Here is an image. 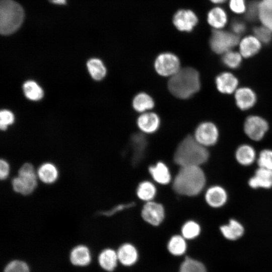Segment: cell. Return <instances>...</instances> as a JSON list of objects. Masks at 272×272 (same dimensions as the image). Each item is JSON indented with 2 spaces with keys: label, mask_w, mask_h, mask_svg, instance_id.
I'll list each match as a JSON object with an SVG mask.
<instances>
[{
  "label": "cell",
  "mask_w": 272,
  "mask_h": 272,
  "mask_svg": "<svg viewBox=\"0 0 272 272\" xmlns=\"http://www.w3.org/2000/svg\"><path fill=\"white\" fill-rule=\"evenodd\" d=\"M206 183V175L200 166H182L174 178L172 187L179 195L194 196L201 192Z\"/></svg>",
  "instance_id": "1"
},
{
  "label": "cell",
  "mask_w": 272,
  "mask_h": 272,
  "mask_svg": "<svg viewBox=\"0 0 272 272\" xmlns=\"http://www.w3.org/2000/svg\"><path fill=\"white\" fill-rule=\"evenodd\" d=\"M209 152L207 147L200 144L191 135L186 137L176 149L173 160L179 167L199 166L209 159Z\"/></svg>",
  "instance_id": "2"
},
{
  "label": "cell",
  "mask_w": 272,
  "mask_h": 272,
  "mask_svg": "<svg viewBox=\"0 0 272 272\" xmlns=\"http://www.w3.org/2000/svg\"><path fill=\"white\" fill-rule=\"evenodd\" d=\"M168 87L174 96L180 99L189 98L200 89L199 74L191 67L180 69L170 77Z\"/></svg>",
  "instance_id": "3"
},
{
  "label": "cell",
  "mask_w": 272,
  "mask_h": 272,
  "mask_svg": "<svg viewBox=\"0 0 272 272\" xmlns=\"http://www.w3.org/2000/svg\"><path fill=\"white\" fill-rule=\"evenodd\" d=\"M24 18L23 8L14 0H1L0 33L4 35L13 34L21 26Z\"/></svg>",
  "instance_id": "4"
},
{
  "label": "cell",
  "mask_w": 272,
  "mask_h": 272,
  "mask_svg": "<svg viewBox=\"0 0 272 272\" xmlns=\"http://www.w3.org/2000/svg\"><path fill=\"white\" fill-rule=\"evenodd\" d=\"M38 179L32 164L26 162L21 166L18 174L11 180L12 189L16 193L29 195L36 189Z\"/></svg>",
  "instance_id": "5"
},
{
  "label": "cell",
  "mask_w": 272,
  "mask_h": 272,
  "mask_svg": "<svg viewBox=\"0 0 272 272\" xmlns=\"http://www.w3.org/2000/svg\"><path fill=\"white\" fill-rule=\"evenodd\" d=\"M239 42V35L221 29L213 30L210 39L211 48L217 54H223L232 50Z\"/></svg>",
  "instance_id": "6"
},
{
  "label": "cell",
  "mask_w": 272,
  "mask_h": 272,
  "mask_svg": "<svg viewBox=\"0 0 272 272\" xmlns=\"http://www.w3.org/2000/svg\"><path fill=\"white\" fill-rule=\"evenodd\" d=\"M154 67L160 75L171 77L180 69V63L178 57L173 53L164 52L157 57Z\"/></svg>",
  "instance_id": "7"
},
{
  "label": "cell",
  "mask_w": 272,
  "mask_h": 272,
  "mask_svg": "<svg viewBox=\"0 0 272 272\" xmlns=\"http://www.w3.org/2000/svg\"><path fill=\"white\" fill-rule=\"evenodd\" d=\"M268 129V124L262 117L256 115L248 116L244 124V130L250 139L261 140Z\"/></svg>",
  "instance_id": "8"
},
{
  "label": "cell",
  "mask_w": 272,
  "mask_h": 272,
  "mask_svg": "<svg viewBox=\"0 0 272 272\" xmlns=\"http://www.w3.org/2000/svg\"><path fill=\"white\" fill-rule=\"evenodd\" d=\"M193 137L200 144L204 147L212 146L218 141V129L212 122H203L197 126Z\"/></svg>",
  "instance_id": "9"
},
{
  "label": "cell",
  "mask_w": 272,
  "mask_h": 272,
  "mask_svg": "<svg viewBox=\"0 0 272 272\" xmlns=\"http://www.w3.org/2000/svg\"><path fill=\"white\" fill-rule=\"evenodd\" d=\"M141 216L148 224L155 226H159L165 218V210L163 205L153 200L146 202L142 211Z\"/></svg>",
  "instance_id": "10"
},
{
  "label": "cell",
  "mask_w": 272,
  "mask_h": 272,
  "mask_svg": "<svg viewBox=\"0 0 272 272\" xmlns=\"http://www.w3.org/2000/svg\"><path fill=\"white\" fill-rule=\"evenodd\" d=\"M198 19L195 14L190 10H180L174 15L173 22L181 31L190 32L197 24Z\"/></svg>",
  "instance_id": "11"
},
{
  "label": "cell",
  "mask_w": 272,
  "mask_h": 272,
  "mask_svg": "<svg viewBox=\"0 0 272 272\" xmlns=\"http://www.w3.org/2000/svg\"><path fill=\"white\" fill-rule=\"evenodd\" d=\"M38 180L46 185L56 182L59 176L57 167L51 162H45L40 164L36 169Z\"/></svg>",
  "instance_id": "12"
},
{
  "label": "cell",
  "mask_w": 272,
  "mask_h": 272,
  "mask_svg": "<svg viewBox=\"0 0 272 272\" xmlns=\"http://www.w3.org/2000/svg\"><path fill=\"white\" fill-rule=\"evenodd\" d=\"M205 198L207 204L211 207L219 208L226 203L228 194L223 187L220 185H213L207 190Z\"/></svg>",
  "instance_id": "13"
},
{
  "label": "cell",
  "mask_w": 272,
  "mask_h": 272,
  "mask_svg": "<svg viewBox=\"0 0 272 272\" xmlns=\"http://www.w3.org/2000/svg\"><path fill=\"white\" fill-rule=\"evenodd\" d=\"M249 186L253 189H269L272 187V170L258 167L248 180Z\"/></svg>",
  "instance_id": "14"
},
{
  "label": "cell",
  "mask_w": 272,
  "mask_h": 272,
  "mask_svg": "<svg viewBox=\"0 0 272 272\" xmlns=\"http://www.w3.org/2000/svg\"><path fill=\"white\" fill-rule=\"evenodd\" d=\"M235 99L238 107L241 110H245L254 105L256 101V96L251 89L242 87L236 90Z\"/></svg>",
  "instance_id": "15"
},
{
  "label": "cell",
  "mask_w": 272,
  "mask_h": 272,
  "mask_svg": "<svg viewBox=\"0 0 272 272\" xmlns=\"http://www.w3.org/2000/svg\"><path fill=\"white\" fill-rule=\"evenodd\" d=\"M215 83L219 92L230 94L236 91L238 80L233 74L229 72H223L217 76Z\"/></svg>",
  "instance_id": "16"
},
{
  "label": "cell",
  "mask_w": 272,
  "mask_h": 272,
  "mask_svg": "<svg viewBox=\"0 0 272 272\" xmlns=\"http://www.w3.org/2000/svg\"><path fill=\"white\" fill-rule=\"evenodd\" d=\"M137 124L139 128L144 133H151L158 129L160 119L158 115L153 112H146L139 117Z\"/></svg>",
  "instance_id": "17"
},
{
  "label": "cell",
  "mask_w": 272,
  "mask_h": 272,
  "mask_svg": "<svg viewBox=\"0 0 272 272\" xmlns=\"http://www.w3.org/2000/svg\"><path fill=\"white\" fill-rule=\"evenodd\" d=\"M239 52L242 57H251L260 50L261 42L254 36L249 35L244 37L239 42Z\"/></svg>",
  "instance_id": "18"
},
{
  "label": "cell",
  "mask_w": 272,
  "mask_h": 272,
  "mask_svg": "<svg viewBox=\"0 0 272 272\" xmlns=\"http://www.w3.org/2000/svg\"><path fill=\"white\" fill-rule=\"evenodd\" d=\"M149 171L155 181L162 185L168 184L171 180V175L167 166L158 162L149 168Z\"/></svg>",
  "instance_id": "19"
},
{
  "label": "cell",
  "mask_w": 272,
  "mask_h": 272,
  "mask_svg": "<svg viewBox=\"0 0 272 272\" xmlns=\"http://www.w3.org/2000/svg\"><path fill=\"white\" fill-rule=\"evenodd\" d=\"M130 142L132 149V161L134 163H138L144 156L147 141L144 134L136 133L131 137Z\"/></svg>",
  "instance_id": "20"
},
{
  "label": "cell",
  "mask_w": 272,
  "mask_h": 272,
  "mask_svg": "<svg viewBox=\"0 0 272 272\" xmlns=\"http://www.w3.org/2000/svg\"><path fill=\"white\" fill-rule=\"evenodd\" d=\"M220 231L223 236L229 240H235L243 235L244 229L243 225L235 219H231L228 224L221 226Z\"/></svg>",
  "instance_id": "21"
},
{
  "label": "cell",
  "mask_w": 272,
  "mask_h": 272,
  "mask_svg": "<svg viewBox=\"0 0 272 272\" xmlns=\"http://www.w3.org/2000/svg\"><path fill=\"white\" fill-rule=\"evenodd\" d=\"M235 158L237 162L241 165H251L256 158L254 149L247 144L241 145L238 147L235 152Z\"/></svg>",
  "instance_id": "22"
},
{
  "label": "cell",
  "mask_w": 272,
  "mask_h": 272,
  "mask_svg": "<svg viewBox=\"0 0 272 272\" xmlns=\"http://www.w3.org/2000/svg\"><path fill=\"white\" fill-rule=\"evenodd\" d=\"M118 259L124 265L134 264L138 259V252L131 244L125 243L122 245L117 252Z\"/></svg>",
  "instance_id": "23"
},
{
  "label": "cell",
  "mask_w": 272,
  "mask_h": 272,
  "mask_svg": "<svg viewBox=\"0 0 272 272\" xmlns=\"http://www.w3.org/2000/svg\"><path fill=\"white\" fill-rule=\"evenodd\" d=\"M207 21L209 25L215 29H221L227 24V15L224 9L217 7L209 12Z\"/></svg>",
  "instance_id": "24"
},
{
  "label": "cell",
  "mask_w": 272,
  "mask_h": 272,
  "mask_svg": "<svg viewBox=\"0 0 272 272\" xmlns=\"http://www.w3.org/2000/svg\"><path fill=\"white\" fill-rule=\"evenodd\" d=\"M72 263L74 265L85 266L91 260L90 253L88 248L83 245L76 246L73 249L70 255Z\"/></svg>",
  "instance_id": "25"
},
{
  "label": "cell",
  "mask_w": 272,
  "mask_h": 272,
  "mask_svg": "<svg viewBox=\"0 0 272 272\" xmlns=\"http://www.w3.org/2000/svg\"><path fill=\"white\" fill-rule=\"evenodd\" d=\"M132 106L137 111L144 113L153 108L154 102L148 94L140 93L133 99Z\"/></svg>",
  "instance_id": "26"
},
{
  "label": "cell",
  "mask_w": 272,
  "mask_h": 272,
  "mask_svg": "<svg viewBox=\"0 0 272 272\" xmlns=\"http://www.w3.org/2000/svg\"><path fill=\"white\" fill-rule=\"evenodd\" d=\"M118 259L117 253L109 248L103 250L99 256L100 265L108 271H112L115 268Z\"/></svg>",
  "instance_id": "27"
},
{
  "label": "cell",
  "mask_w": 272,
  "mask_h": 272,
  "mask_svg": "<svg viewBox=\"0 0 272 272\" xmlns=\"http://www.w3.org/2000/svg\"><path fill=\"white\" fill-rule=\"evenodd\" d=\"M157 192L155 185L149 181H143L140 183L137 189L138 198L145 202L153 200Z\"/></svg>",
  "instance_id": "28"
},
{
  "label": "cell",
  "mask_w": 272,
  "mask_h": 272,
  "mask_svg": "<svg viewBox=\"0 0 272 272\" xmlns=\"http://www.w3.org/2000/svg\"><path fill=\"white\" fill-rule=\"evenodd\" d=\"M258 18L262 25L272 31V0H262L259 3Z\"/></svg>",
  "instance_id": "29"
},
{
  "label": "cell",
  "mask_w": 272,
  "mask_h": 272,
  "mask_svg": "<svg viewBox=\"0 0 272 272\" xmlns=\"http://www.w3.org/2000/svg\"><path fill=\"white\" fill-rule=\"evenodd\" d=\"M87 65L89 72L93 79L99 81L105 77L106 69L101 60L92 58L88 60Z\"/></svg>",
  "instance_id": "30"
},
{
  "label": "cell",
  "mask_w": 272,
  "mask_h": 272,
  "mask_svg": "<svg viewBox=\"0 0 272 272\" xmlns=\"http://www.w3.org/2000/svg\"><path fill=\"white\" fill-rule=\"evenodd\" d=\"M23 91L25 96L29 100L38 101L43 97L42 88L33 81H28L23 85Z\"/></svg>",
  "instance_id": "31"
},
{
  "label": "cell",
  "mask_w": 272,
  "mask_h": 272,
  "mask_svg": "<svg viewBox=\"0 0 272 272\" xmlns=\"http://www.w3.org/2000/svg\"><path fill=\"white\" fill-rule=\"evenodd\" d=\"M185 238L180 235H174L169 240L167 247L169 251L174 255L183 254L186 249Z\"/></svg>",
  "instance_id": "32"
},
{
  "label": "cell",
  "mask_w": 272,
  "mask_h": 272,
  "mask_svg": "<svg viewBox=\"0 0 272 272\" xmlns=\"http://www.w3.org/2000/svg\"><path fill=\"white\" fill-rule=\"evenodd\" d=\"M242 57L240 52L231 50L223 54L222 61L226 66L234 69L240 65Z\"/></svg>",
  "instance_id": "33"
},
{
  "label": "cell",
  "mask_w": 272,
  "mask_h": 272,
  "mask_svg": "<svg viewBox=\"0 0 272 272\" xmlns=\"http://www.w3.org/2000/svg\"><path fill=\"white\" fill-rule=\"evenodd\" d=\"M200 230V225L197 222L189 220L182 225L181 234L185 239H192L199 235Z\"/></svg>",
  "instance_id": "34"
},
{
  "label": "cell",
  "mask_w": 272,
  "mask_h": 272,
  "mask_svg": "<svg viewBox=\"0 0 272 272\" xmlns=\"http://www.w3.org/2000/svg\"><path fill=\"white\" fill-rule=\"evenodd\" d=\"M179 272H206V269L200 262L186 257L180 266Z\"/></svg>",
  "instance_id": "35"
},
{
  "label": "cell",
  "mask_w": 272,
  "mask_h": 272,
  "mask_svg": "<svg viewBox=\"0 0 272 272\" xmlns=\"http://www.w3.org/2000/svg\"><path fill=\"white\" fill-rule=\"evenodd\" d=\"M254 35L261 42L269 43L272 39V31L267 27L262 25L253 29Z\"/></svg>",
  "instance_id": "36"
},
{
  "label": "cell",
  "mask_w": 272,
  "mask_h": 272,
  "mask_svg": "<svg viewBox=\"0 0 272 272\" xmlns=\"http://www.w3.org/2000/svg\"><path fill=\"white\" fill-rule=\"evenodd\" d=\"M259 167L272 170V150L264 149L259 154L257 159Z\"/></svg>",
  "instance_id": "37"
},
{
  "label": "cell",
  "mask_w": 272,
  "mask_h": 272,
  "mask_svg": "<svg viewBox=\"0 0 272 272\" xmlns=\"http://www.w3.org/2000/svg\"><path fill=\"white\" fill-rule=\"evenodd\" d=\"M135 206V203L134 202H130L125 203H120L118 204L110 209L106 211H100L99 214V215L105 217H111L116 213H118L120 212H121L125 209H128L130 208L133 207Z\"/></svg>",
  "instance_id": "38"
},
{
  "label": "cell",
  "mask_w": 272,
  "mask_h": 272,
  "mask_svg": "<svg viewBox=\"0 0 272 272\" xmlns=\"http://www.w3.org/2000/svg\"><path fill=\"white\" fill-rule=\"evenodd\" d=\"M4 272H29V270L28 265L25 262L15 260L7 265Z\"/></svg>",
  "instance_id": "39"
},
{
  "label": "cell",
  "mask_w": 272,
  "mask_h": 272,
  "mask_svg": "<svg viewBox=\"0 0 272 272\" xmlns=\"http://www.w3.org/2000/svg\"><path fill=\"white\" fill-rule=\"evenodd\" d=\"M14 121L13 114L8 110H2L0 112V127L3 130L7 129L8 125L11 124Z\"/></svg>",
  "instance_id": "40"
},
{
  "label": "cell",
  "mask_w": 272,
  "mask_h": 272,
  "mask_svg": "<svg viewBox=\"0 0 272 272\" xmlns=\"http://www.w3.org/2000/svg\"><path fill=\"white\" fill-rule=\"evenodd\" d=\"M229 7L236 14L243 13L246 9L245 0H229Z\"/></svg>",
  "instance_id": "41"
},
{
  "label": "cell",
  "mask_w": 272,
  "mask_h": 272,
  "mask_svg": "<svg viewBox=\"0 0 272 272\" xmlns=\"http://www.w3.org/2000/svg\"><path fill=\"white\" fill-rule=\"evenodd\" d=\"M245 13L246 18L249 20H255L258 17L259 15V3L253 2L246 8Z\"/></svg>",
  "instance_id": "42"
},
{
  "label": "cell",
  "mask_w": 272,
  "mask_h": 272,
  "mask_svg": "<svg viewBox=\"0 0 272 272\" xmlns=\"http://www.w3.org/2000/svg\"><path fill=\"white\" fill-rule=\"evenodd\" d=\"M11 167L9 162L5 159L0 160V178L3 181L6 180L10 175Z\"/></svg>",
  "instance_id": "43"
},
{
  "label": "cell",
  "mask_w": 272,
  "mask_h": 272,
  "mask_svg": "<svg viewBox=\"0 0 272 272\" xmlns=\"http://www.w3.org/2000/svg\"><path fill=\"white\" fill-rule=\"evenodd\" d=\"M246 27L244 23L241 21L236 20L231 24L232 32L238 35L243 33Z\"/></svg>",
  "instance_id": "44"
},
{
  "label": "cell",
  "mask_w": 272,
  "mask_h": 272,
  "mask_svg": "<svg viewBox=\"0 0 272 272\" xmlns=\"http://www.w3.org/2000/svg\"><path fill=\"white\" fill-rule=\"evenodd\" d=\"M51 3L55 5H65L66 0H49Z\"/></svg>",
  "instance_id": "45"
},
{
  "label": "cell",
  "mask_w": 272,
  "mask_h": 272,
  "mask_svg": "<svg viewBox=\"0 0 272 272\" xmlns=\"http://www.w3.org/2000/svg\"><path fill=\"white\" fill-rule=\"evenodd\" d=\"M210 1L215 4H221L225 2L226 0H210Z\"/></svg>",
  "instance_id": "46"
}]
</instances>
